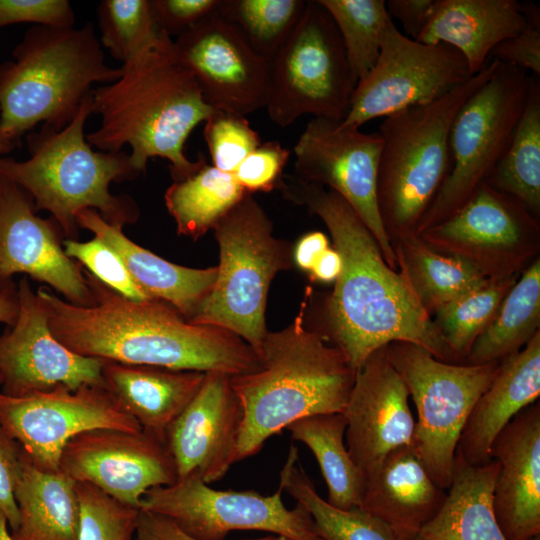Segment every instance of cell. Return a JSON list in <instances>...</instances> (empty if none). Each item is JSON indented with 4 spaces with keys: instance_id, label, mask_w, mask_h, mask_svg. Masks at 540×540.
I'll list each match as a JSON object with an SVG mask.
<instances>
[{
    "instance_id": "6da1fadb",
    "label": "cell",
    "mask_w": 540,
    "mask_h": 540,
    "mask_svg": "<svg viewBox=\"0 0 540 540\" xmlns=\"http://www.w3.org/2000/svg\"><path fill=\"white\" fill-rule=\"evenodd\" d=\"M282 188L328 229L342 268L325 319L333 345L356 372L377 349L394 341L417 344L437 359L456 360L407 279L385 261L354 209L337 193L298 178Z\"/></svg>"
},
{
    "instance_id": "7a4b0ae2",
    "label": "cell",
    "mask_w": 540,
    "mask_h": 540,
    "mask_svg": "<svg viewBox=\"0 0 540 540\" xmlns=\"http://www.w3.org/2000/svg\"><path fill=\"white\" fill-rule=\"evenodd\" d=\"M94 304L82 307L42 285L36 291L52 335L81 356L175 370L256 371L260 359L242 338L211 325L187 321L160 299L131 300L83 268Z\"/></svg>"
},
{
    "instance_id": "3957f363",
    "label": "cell",
    "mask_w": 540,
    "mask_h": 540,
    "mask_svg": "<svg viewBox=\"0 0 540 540\" xmlns=\"http://www.w3.org/2000/svg\"><path fill=\"white\" fill-rule=\"evenodd\" d=\"M121 69L116 81L92 90L93 114L100 116V125L86 134V140L105 152L129 146L139 174L146 171L149 159L160 157L168 160L173 181L187 178L205 157L188 159L185 142L213 109L192 72L178 59L173 39L163 33Z\"/></svg>"
},
{
    "instance_id": "277c9868",
    "label": "cell",
    "mask_w": 540,
    "mask_h": 540,
    "mask_svg": "<svg viewBox=\"0 0 540 540\" xmlns=\"http://www.w3.org/2000/svg\"><path fill=\"white\" fill-rule=\"evenodd\" d=\"M305 301L290 325L267 332L259 368L230 377L243 409L237 462L298 419L345 409L356 372L337 347L305 327Z\"/></svg>"
},
{
    "instance_id": "5b68a950",
    "label": "cell",
    "mask_w": 540,
    "mask_h": 540,
    "mask_svg": "<svg viewBox=\"0 0 540 540\" xmlns=\"http://www.w3.org/2000/svg\"><path fill=\"white\" fill-rule=\"evenodd\" d=\"M92 114L91 92L62 129L41 125L26 135L28 159L0 155V174L31 196L38 212H49L70 240L78 238L76 215L84 209L97 211L105 222L122 230L140 216L131 196L110 191L112 183L140 174L126 150L99 151L88 143L84 128Z\"/></svg>"
},
{
    "instance_id": "8992f818",
    "label": "cell",
    "mask_w": 540,
    "mask_h": 540,
    "mask_svg": "<svg viewBox=\"0 0 540 540\" xmlns=\"http://www.w3.org/2000/svg\"><path fill=\"white\" fill-rule=\"evenodd\" d=\"M0 64V137L20 145L38 125L62 129L94 84L116 81L122 69L106 64L94 25H34Z\"/></svg>"
},
{
    "instance_id": "52a82bcc",
    "label": "cell",
    "mask_w": 540,
    "mask_h": 540,
    "mask_svg": "<svg viewBox=\"0 0 540 540\" xmlns=\"http://www.w3.org/2000/svg\"><path fill=\"white\" fill-rule=\"evenodd\" d=\"M497 60L442 97L388 115L379 127L382 150L377 200L391 244L417 227L452 164L450 132L467 99L491 76Z\"/></svg>"
},
{
    "instance_id": "ba28073f",
    "label": "cell",
    "mask_w": 540,
    "mask_h": 540,
    "mask_svg": "<svg viewBox=\"0 0 540 540\" xmlns=\"http://www.w3.org/2000/svg\"><path fill=\"white\" fill-rule=\"evenodd\" d=\"M213 229L220 249L217 277L189 322L226 329L242 338L259 357L268 332V290L275 274L290 265L288 247L273 236L271 220L250 195Z\"/></svg>"
},
{
    "instance_id": "9c48e42d",
    "label": "cell",
    "mask_w": 540,
    "mask_h": 540,
    "mask_svg": "<svg viewBox=\"0 0 540 540\" xmlns=\"http://www.w3.org/2000/svg\"><path fill=\"white\" fill-rule=\"evenodd\" d=\"M386 350L416 408L411 448L432 481L447 491L461 432L501 361L481 365L448 363L404 341L391 342Z\"/></svg>"
},
{
    "instance_id": "30bf717a",
    "label": "cell",
    "mask_w": 540,
    "mask_h": 540,
    "mask_svg": "<svg viewBox=\"0 0 540 540\" xmlns=\"http://www.w3.org/2000/svg\"><path fill=\"white\" fill-rule=\"evenodd\" d=\"M534 78L498 61L491 76L462 105L450 132V171L417 234L455 214L487 181L512 139Z\"/></svg>"
},
{
    "instance_id": "8fae6325",
    "label": "cell",
    "mask_w": 540,
    "mask_h": 540,
    "mask_svg": "<svg viewBox=\"0 0 540 540\" xmlns=\"http://www.w3.org/2000/svg\"><path fill=\"white\" fill-rule=\"evenodd\" d=\"M269 68L265 108L275 125L287 127L305 114L345 118L357 80L337 27L317 0L306 2Z\"/></svg>"
},
{
    "instance_id": "7c38bea8",
    "label": "cell",
    "mask_w": 540,
    "mask_h": 540,
    "mask_svg": "<svg viewBox=\"0 0 540 540\" xmlns=\"http://www.w3.org/2000/svg\"><path fill=\"white\" fill-rule=\"evenodd\" d=\"M435 251L458 257L485 278L520 275L540 252V222L516 198L482 183L452 216L417 234Z\"/></svg>"
},
{
    "instance_id": "4fadbf2b",
    "label": "cell",
    "mask_w": 540,
    "mask_h": 540,
    "mask_svg": "<svg viewBox=\"0 0 540 540\" xmlns=\"http://www.w3.org/2000/svg\"><path fill=\"white\" fill-rule=\"evenodd\" d=\"M282 490H215L191 476L148 490L140 510L164 516L198 540H225L234 530H256L292 540H324L309 512L299 503L288 509Z\"/></svg>"
},
{
    "instance_id": "5bb4252c",
    "label": "cell",
    "mask_w": 540,
    "mask_h": 540,
    "mask_svg": "<svg viewBox=\"0 0 540 540\" xmlns=\"http://www.w3.org/2000/svg\"><path fill=\"white\" fill-rule=\"evenodd\" d=\"M464 57L446 44H426L389 26L376 64L356 84L342 122L363 124L447 94L470 78Z\"/></svg>"
},
{
    "instance_id": "9a60e30c",
    "label": "cell",
    "mask_w": 540,
    "mask_h": 540,
    "mask_svg": "<svg viewBox=\"0 0 540 540\" xmlns=\"http://www.w3.org/2000/svg\"><path fill=\"white\" fill-rule=\"evenodd\" d=\"M382 138L342 120L312 118L294 146L296 178L327 187L357 213L377 240L390 268L398 270L377 200Z\"/></svg>"
},
{
    "instance_id": "2e32d148",
    "label": "cell",
    "mask_w": 540,
    "mask_h": 540,
    "mask_svg": "<svg viewBox=\"0 0 540 540\" xmlns=\"http://www.w3.org/2000/svg\"><path fill=\"white\" fill-rule=\"evenodd\" d=\"M0 425L38 468L59 471L61 453L74 436L93 429L141 431L137 421L102 385L13 397L0 391Z\"/></svg>"
},
{
    "instance_id": "e0dca14e",
    "label": "cell",
    "mask_w": 540,
    "mask_h": 540,
    "mask_svg": "<svg viewBox=\"0 0 540 540\" xmlns=\"http://www.w3.org/2000/svg\"><path fill=\"white\" fill-rule=\"evenodd\" d=\"M59 471L138 509L148 490L177 481L165 441L144 430L102 428L80 433L65 445Z\"/></svg>"
},
{
    "instance_id": "ac0fdd59",
    "label": "cell",
    "mask_w": 540,
    "mask_h": 540,
    "mask_svg": "<svg viewBox=\"0 0 540 540\" xmlns=\"http://www.w3.org/2000/svg\"><path fill=\"white\" fill-rule=\"evenodd\" d=\"M37 213L32 197L0 174V285L24 274L71 304L92 306L83 267L66 255L61 228Z\"/></svg>"
},
{
    "instance_id": "d6986e66",
    "label": "cell",
    "mask_w": 540,
    "mask_h": 540,
    "mask_svg": "<svg viewBox=\"0 0 540 540\" xmlns=\"http://www.w3.org/2000/svg\"><path fill=\"white\" fill-rule=\"evenodd\" d=\"M17 289V320L0 335V391L21 397L57 386L102 385L105 360L74 353L52 335L44 306L28 277L18 281Z\"/></svg>"
},
{
    "instance_id": "ffe728a7",
    "label": "cell",
    "mask_w": 540,
    "mask_h": 540,
    "mask_svg": "<svg viewBox=\"0 0 540 540\" xmlns=\"http://www.w3.org/2000/svg\"><path fill=\"white\" fill-rule=\"evenodd\" d=\"M173 47L212 109L247 116L266 107L269 61L232 23L218 14L211 16L176 37Z\"/></svg>"
},
{
    "instance_id": "44dd1931",
    "label": "cell",
    "mask_w": 540,
    "mask_h": 540,
    "mask_svg": "<svg viewBox=\"0 0 540 540\" xmlns=\"http://www.w3.org/2000/svg\"><path fill=\"white\" fill-rule=\"evenodd\" d=\"M386 347L374 351L356 371L343 411L345 443L364 477L390 452L411 446L414 434L410 395L390 363Z\"/></svg>"
},
{
    "instance_id": "7402d4cb",
    "label": "cell",
    "mask_w": 540,
    "mask_h": 540,
    "mask_svg": "<svg viewBox=\"0 0 540 540\" xmlns=\"http://www.w3.org/2000/svg\"><path fill=\"white\" fill-rule=\"evenodd\" d=\"M230 377L205 373L199 391L166 430L177 481L194 476L210 484L237 462L243 409Z\"/></svg>"
},
{
    "instance_id": "603a6c76",
    "label": "cell",
    "mask_w": 540,
    "mask_h": 540,
    "mask_svg": "<svg viewBox=\"0 0 540 540\" xmlns=\"http://www.w3.org/2000/svg\"><path fill=\"white\" fill-rule=\"evenodd\" d=\"M499 470L492 510L506 540L540 535V403L521 410L491 447Z\"/></svg>"
},
{
    "instance_id": "cb8c5ba5",
    "label": "cell",
    "mask_w": 540,
    "mask_h": 540,
    "mask_svg": "<svg viewBox=\"0 0 540 540\" xmlns=\"http://www.w3.org/2000/svg\"><path fill=\"white\" fill-rule=\"evenodd\" d=\"M447 491L439 488L411 446L390 452L364 477L359 509L410 540L442 508Z\"/></svg>"
},
{
    "instance_id": "d4e9b609",
    "label": "cell",
    "mask_w": 540,
    "mask_h": 540,
    "mask_svg": "<svg viewBox=\"0 0 540 540\" xmlns=\"http://www.w3.org/2000/svg\"><path fill=\"white\" fill-rule=\"evenodd\" d=\"M540 395V331L517 353L500 362L498 372L472 408L456 454L472 466L492 460L501 430Z\"/></svg>"
},
{
    "instance_id": "484cf974",
    "label": "cell",
    "mask_w": 540,
    "mask_h": 540,
    "mask_svg": "<svg viewBox=\"0 0 540 540\" xmlns=\"http://www.w3.org/2000/svg\"><path fill=\"white\" fill-rule=\"evenodd\" d=\"M525 25L523 4L516 0H436L432 16L416 40L455 48L472 77L488 64L499 43Z\"/></svg>"
},
{
    "instance_id": "4316f807",
    "label": "cell",
    "mask_w": 540,
    "mask_h": 540,
    "mask_svg": "<svg viewBox=\"0 0 540 540\" xmlns=\"http://www.w3.org/2000/svg\"><path fill=\"white\" fill-rule=\"evenodd\" d=\"M79 229L89 230L123 260L137 286L150 298L172 305L190 321L210 293L217 267L195 269L169 262L130 240L123 230L105 222L97 211L76 215Z\"/></svg>"
},
{
    "instance_id": "83f0119b",
    "label": "cell",
    "mask_w": 540,
    "mask_h": 540,
    "mask_svg": "<svg viewBox=\"0 0 540 540\" xmlns=\"http://www.w3.org/2000/svg\"><path fill=\"white\" fill-rule=\"evenodd\" d=\"M102 386L140 425L165 441L170 424L199 391L205 373L105 360Z\"/></svg>"
},
{
    "instance_id": "f1b7e54d",
    "label": "cell",
    "mask_w": 540,
    "mask_h": 540,
    "mask_svg": "<svg viewBox=\"0 0 540 540\" xmlns=\"http://www.w3.org/2000/svg\"><path fill=\"white\" fill-rule=\"evenodd\" d=\"M15 488L18 524L14 540H77L80 504L76 482L61 471H44L22 449Z\"/></svg>"
},
{
    "instance_id": "f546056e",
    "label": "cell",
    "mask_w": 540,
    "mask_h": 540,
    "mask_svg": "<svg viewBox=\"0 0 540 540\" xmlns=\"http://www.w3.org/2000/svg\"><path fill=\"white\" fill-rule=\"evenodd\" d=\"M499 463L472 466L458 454L447 498L439 512L410 540H506L492 510Z\"/></svg>"
},
{
    "instance_id": "4dcf8cb0",
    "label": "cell",
    "mask_w": 540,
    "mask_h": 540,
    "mask_svg": "<svg viewBox=\"0 0 540 540\" xmlns=\"http://www.w3.org/2000/svg\"><path fill=\"white\" fill-rule=\"evenodd\" d=\"M392 246L398 270L431 317L488 279L465 260L435 251L417 234L399 238Z\"/></svg>"
},
{
    "instance_id": "1f68e13d",
    "label": "cell",
    "mask_w": 540,
    "mask_h": 540,
    "mask_svg": "<svg viewBox=\"0 0 540 540\" xmlns=\"http://www.w3.org/2000/svg\"><path fill=\"white\" fill-rule=\"evenodd\" d=\"M539 328L540 258H537L519 275L463 364L500 362L520 351Z\"/></svg>"
},
{
    "instance_id": "d6a6232c",
    "label": "cell",
    "mask_w": 540,
    "mask_h": 540,
    "mask_svg": "<svg viewBox=\"0 0 540 540\" xmlns=\"http://www.w3.org/2000/svg\"><path fill=\"white\" fill-rule=\"evenodd\" d=\"M343 413L307 416L287 426L295 441L305 444L315 456L328 490L329 504L349 510L358 508L364 476L351 458L346 443Z\"/></svg>"
},
{
    "instance_id": "836d02e7",
    "label": "cell",
    "mask_w": 540,
    "mask_h": 540,
    "mask_svg": "<svg viewBox=\"0 0 540 540\" xmlns=\"http://www.w3.org/2000/svg\"><path fill=\"white\" fill-rule=\"evenodd\" d=\"M247 195L233 174L223 172L206 160L190 176L173 181L164 194L168 213L177 233L197 240Z\"/></svg>"
},
{
    "instance_id": "e575fe53",
    "label": "cell",
    "mask_w": 540,
    "mask_h": 540,
    "mask_svg": "<svg viewBox=\"0 0 540 540\" xmlns=\"http://www.w3.org/2000/svg\"><path fill=\"white\" fill-rule=\"evenodd\" d=\"M540 216V85L534 78L512 139L486 181Z\"/></svg>"
},
{
    "instance_id": "d590c367",
    "label": "cell",
    "mask_w": 540,
    "mask_h": 540,
    "mask_svg": "<svg viewBox=\"0 0 540 540\" xmlns=\"http://www.w3.org/2000/svg\"><path fill=\"white\" fill-rule=\"evenodd\" d=\"M279 488L309 512L324 540H399L376 517L359 508L344 510L334 507L323 499L305 472L294 445L290 446L280 471Z\"/></svg>"
},
{
    "instance_id": "8d00e7d4",
    "label": "cell",
    "mask_w": 540,
    "mask_h": 540,
    "mask_svg": "<svg viewBox=\"0 0 540 540\" xmlns=\"http://www.w3.org/2000/svg\"><path fill=\"white\" fill-rule=\"evenodd\" d=\"M518 277L486 279L432 314V321L457 364L464 363L473 343L490 324Z\"/></svg>"
},
{
    "instance_id": "74e56055",
    "label": "cell",
    "mask_w": 540,
    "mask_h": 540,
    "mask_svg": "<svg viewBox=\"0 0 540 540\" xmlns=\"http://www.w3.org/2000/svg\"><path fill=\"white\" fill-rule=\"evenodd\" d=\"M328 12L340 34L357 82L374 67L389 26L384 0H317Z\"/></svg>"
},
{
    "instance_id": "f35d334b",
    "label": "cell",
    "mask_w": 540,
    "mask_h": 540,
    "mask_svg": "<svg viewBox=\"0 0 540 540\" xmlns=\"http://www.w3.org/2000/svg\"><path fill=\"white\" fill-rule=\"evenodd\" d=\"M303 0H221L218 15L235 25L270 62L300 19Z\"/></svg>"
},
{
    "instance_id": "ab89813d",
    "label": "cell",
    "mask_w": 540,
    "mask_h": 540,
    "mask_svg": "<svg viewBox=\"0 0 540 540\" xmlns=\"http://www.w3.org/2000/svg\"><path fill=\"white\" fill-rule=\"evenodd\" d=\"M101 46L123 64L137 57L161 37L149 0H102L97 7Z\"/></svg>"
},
{
    "instance_id": "60d3db41",
    "label": "cell",
    "mask_w": 540,
    "mask_h": 540,
    "mask_svg": "<svg viewBox=\"0 0 540 540\" xmlns=\"http://www.w3.org/2000/svg\"><path fill=\"white\" fill-rule=\"evenodd\" d=\"M80 504L77 540H133L140 509L125 505L88 483L76 482Z\"/></svg>"
},
{
    "instance_id": "b9f144b4",
    "label": "cell",
    "mask_w": 540,
    "mask_h": 540,
    "mask_svg": "<svg viewBox=\"0 0 540 540\" xmlns=\"http://www.w3.org/2000/svg\"><path fill=\"white\" fill-rule=\"evenodd\" d=\"M203 136L212 165L230 174L262 143L246 116L220 109L204 121Z\"/></svg>"
},
{
    "instance_id": "7bdbcfd3",
    "label": "cell",
    "mask_w": 540,
    "mask_h": 540,
    "mask_svg": "<svg viewBox=\"0 0 540 540\" xmlns=\"http://www.w3.org/2000/svg\"><path fill=\"white\" fill-rule=\"evenodd\" d=\"M63 248L68 257L122 296L135 301L150 299L134 282L121 257L100 238L94 236L86 242L65 239Z\"/></svg>"
},
{
    "instance_id": "ee69618b",
    "label": "cell",
    "mask_w": 540,
    "mask_h": 540,
    "mask_svg": "<svg viewBox=\"0 0 540 540\" xmlns=\"http://www.w3.org/2000/svg\"><path fill=\"white\" fill-rule=\"evenodd\" d=\"M289 157L290 150L280 142H262L232 174L246 193L268 192L280 183Z\"/></svg>"
},
{
    "instance_id": "f6af8a7d",
    "label": "cell",
    "mask_w": 540,
    "mask_h": 540,
    "mask_svg": "<svg viewBox=\"0 0 540 540\" xmlns=\"http://www.w3.org/2000/svg\"><path fill=\"white\" fill-rule=\"evenodd\" d=\"M525 27L515 36L499 43L490 59L514 66L532 76H540V10L533 3L523 4Z\"/></svg>"
},
{
    "instance_id": "bcb514c9",
    "label": "cell",
    "mask_w": 540,
    "mask_h": 540,
    "mask_svg": "<svg viewBox=\"0 0 540 540\" xmlns=\"http://www.w3.org/2000/svg\"><path fill=\"white\" fill-rule=\"evenodd\" d=\"M220 5L221 0H149L156 27L171 38L217 15Z\"/></svg>"
},
{
    "instance_id": "7dc6e473",
    "label": "cell",
    "mask_w": 540,
    "mask_h": 540,
    "mask_svg": "<svg viewBox=\"0 0 540 540\" xmlns=\"http://www.w3.org/2000/svg\"><path fill=\"white\" fill-rule=\"evenodd\" d=\"M75 20L67 0H0V28L20 23L74 26Z\"/></svg>"
},
{
    "instance_id": "c3c4849f",
    "label": "cell",
    "mask_w": 540,
    "mask_h": 540,
    "mask_svg": "<svg viewBox=\"0 0 540 540\" xmlns=\"http://www.w3.org/2000/svg\"><path fill=\"white\" fill-rule=\"evenodd\" d=\"M21 457L22 447L0 425V509L11 532L18 524L15 488L21 473Z\"/></svg>"
},
{
    "instance_id": "681fc988",
    "label": "cell",
    "mask_w": 540,
    "mask_h": 540,
    "mask_svg": "<svg viewBox=\"0 0 540 540\" xmlns=\"http://www.w3.org/2000/svg\"><path fill=\"white\" fill-rule=\"evenodd\" d=\"M436 0H389L386 8L389 16L397 19L405 35L416 40L427 26Z\"/></svg>"
},
{
    "instance_id": "f907efd6",
    "label": "cell",
    "mask_w": 540,
    "mask_h": 540,
    "mask_svg": "<svg viewBox=\"0 0 540 540\" xmlns=\"http://www.w3.org/2000/svg\"><path fill=\"white\" fill-rule=\"evenodd\" d=\"M268 536L249 540H270ZM135 538L137 540H198L181 530L170 519L152 512L140 510Z\"/></svg>"
},
{
    "instance_id": "816d5d0a",
    "label": "cell",
    "mask_w": 540,
    "mask_h": 540,
    "mask_svg": "<svg viewBox=\"0 0 540 540\" xmlns=\"http://www.w3.org/2000/svg\"><path fill=\"white\" fill-rule=\"evenodd\" d=\"M328 248L329 241L323 232H310L298 241L294 251L295 262L301 269L310 271L320 255Z\"/></svg>"
},
{
    "instance_id": "f5cc1de1",
    "label": "cell",
    "mask_w": 540,
    "mask_h": 540,
    "mask_svg": "<svg viewBox=\"0 0 540 540\" xmlns=\"http://www.w3.org/2000/svg\"><path fill=\"white\" fill-rule=\"evenodd\" d=\"M342 268V260L334 248H328L317 259L309 271L313 280L320 282H335Z\"/></svg>"
},
{
    "instance_id": "db71d44e",
    "label": "cell",
    "mask_w": 540,
    "mask_h": 540,
    "mask_svg": "<svg viewBox=\"0 0 540 540\" xmlns=\"http://www.w3.org/2000/svg\"><path fill=\"white\" fill-rule=\"evenodd\" d=\"M19 300L17 284L14 281L0 285V324L12 327L18 316Z\"/></svg>"
},
{
    "instance_id": "11a10c76",
    "label": "cell",
    "mask_w": 540,
    "mask_h": 540,
    "mask_svg": "<svg viewBox=\"0 0 540 540\" xmlns=\"http://www.w3.org/2000/svg\"><path fill=\"white\" fill-rule=\"evenodd\" d=\"M0 540H14L9 528L8 520L0 509Z\"/></svg>"
},
{
    "instance_id": "9f6ffc18",
    "label": "cell",
    "mask_w": 540,
    "mask_h": 540,
    "mask_svg": "<svg viewBox=\"0 0 540 540\" xmlns=\"http://www.w3.org/2000/svg\"><path fill=\"white\" fill-rule=\"evenodd\" d=\"M19 145L6 141L0 137V155H8Z\"/></svg>"
},
{
    "instance_id": "6f0895ef",
    "label": "cell",
    "mask_w": 540,
    "mask_h": 540,
    "mask_svg": "<svg viewBox=\"0 0 540 540\" xmlns=\"http://www.w3.org/2000/svg\"><path fill=\"white\" fill-rule=\"evenodd\" d=\"M270 540H292L284 536L271 535Z\"/></svg>"
},
{
    "instance_id": "680465c9",
    "label": "cell",
    "mask_w": 540,
    "mask_h": 540,
    "mask_svg": "<svg viewBox=\"0 0 540 540\" xmlns=\"http://www.w3.org/2000/svg\"><path fill=\"white\" fill-rule=\"evenodd\" d=\"M528 540H540V535L533 536Z\"/></svg>"
},
{
    "instance_id": "91938a15",
    "label": "cell",
    "mask_w": 540,
    "mask_h": 540,
    "mask_svg": "<svg viewBox=\"0 0 540 540\" xmlns=\"http://www.w3.org/2000/svg\"><path fill=\"white\" fill-rule=\"evenodd\" d=\"M1 383H2V376H1V374H0V385H1Z\"/></svg>"
},
{
    "instance_id": "94428289",
    "label": "cell",
    "mask_w": 540,
    "mask_h": 540,
    "mask_svg": "<svg viewBox=\"0 0 540 540\" xmlns=\"http://www.w3.org/2000/svg\"><path fill=\"white\" fill-rule=\"evenodd\" d=\"M133 540H137L136 538H134Z\"/></svg>"
}]
</instances>
